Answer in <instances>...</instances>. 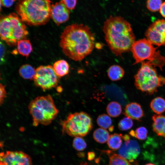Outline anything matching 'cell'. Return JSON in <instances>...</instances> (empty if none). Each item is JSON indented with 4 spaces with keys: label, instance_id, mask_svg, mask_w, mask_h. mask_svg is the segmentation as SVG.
Masks as SVG:
<instances>
[{
    "label": "cell",
    "instance_id": "23",
    "mask_svg": "<svg viewBox=\"0 0 165 165\" xmlns=\"http://www.w3.org/2000/svg\"><path fill=\"white\" fill-rule=\"evenodd\" d=\"M106 111L108 115L112 117H116L119 116L122 112L120 104L117 102H110L106 107Z\"/></svg>",
    "mask_w": 165,
    "mask_h": 165
},
{
    "label": "cell",
    "instance_id": "16",
    "mask_svg": "<svg viewBox=\"0 0 165 165\" xmlns=\"http://www.w3.org/2000/svg\"><path fill=\"white\" fill-rule=\"evenodd\" d=\"M125 73L123 69L118 65L111 66L108 68L107 75L109 79L112 81L120 80L123 76Z\"/></svg>",
    "mask_w": 165,
    "mask_h": 165
},
{
    "label": "cell",
    "instance_id": "19",
    "mask_svg": "<svg viewBox=\"0 0 165 165\" xmlns=\"http://www.w3.org/2000/svg\"><path fill=\"white\" fill-rule=\"evenodd\" d=\"M17 50L21 55L28 57L31 52L32 48L29 40L24 39L18 42L17 43Z\"/></svg>",
    "mask_w": 165,
    "mask_h": 165
},
{
    "label": "cell",
    "instance_id": "22",
    "mask_svg": "<svg viewBox=\"0 0 165 165\" xmlns=\"http://www.w3.org/2000/svg\"><path fill=\"white\" fill-rule=\"evenodd\" d=\"M121 134L115 133L110 135L107 141L108 147L113 150L119 149L122 145Z\"/></svg>",
    "mask_w": 165,
    "mask_h": 165
},
{
    "label": "cell",
    "instance_id": "26",
    "mask_svg": "<svg viewBox=\"0 0 165 165\" xmlns=\"http://www.w3.org/2000/svg\"><path fill=\"white\" fill-rule=\"evenodd\" d=\"M148 134L147 129L144 127H139L135 130H132L129 132L131 136L141 140H145L147 138Z\"/></svg>",
    "mask_w": 165,
    "mask_h": 165
},
{
    "label": "cell",
    "instance_id": "8",
    "mask_svg": "<svg viewBox=\"0 0 165 165\" xmlns=\"http://www.w3.org/2000/svg\"><path fill=\"white\" fill-rule=\"evenodd\" d=\"M60 123L63 134L75 137L85 136L93 127L91 116L83 112L70 114L66 119L61 121Z\"/></svg>",
    "mask_w": 165,
    "mask_h": 165
},
{
    "label": "cell",
    "instance_id": "5",
    "mask_svg": "<svg viewBox=\"0 0 165 165\" xmlns=\"http://www.w3.org/2000/svg\"><path fill=\"white\" fill-rule=\"evenodd\" d=\"M24 22L14 13L2 16L0 21L1 39L12 46H16L19 41L25 39L28 32Z\"/></svg>",
    "mask_w": 165,
    "mask_h": 165
},
{
    "label": "cell",
    "instance_id": "2",
    "mask_svg": "<svg viewBox=\"0 0 165 165\" xmlns=\"http://www.w3.org/2000/svg\"><path fill=\"white\" fill-rule=\"evenodd\" d=\"M103 31L105 41L116 56L131 50L135 36L130 23L120 16H110L104 22Z\"/></svg>",
    "mask_w": 165,
    "mask_h": 165
},
{
    "label": "cell",
    "instance_id": "36",
    "mask_svg": "<svg viewBox=\"0 0 165 165\" xmlns=\"http://www.w3.org/2000/svg\"><path fill=\"white\" fill-rule=\"evenodd\" d=\"M79 165H88L87 163L85 162H82Z\"/></svg>",
    "mask_w": 165,
    "mask_h": 165
},
{
    "label": "cell",
    "instance_id": "21",
    "mask_svg": "<svg viewBox=\"0 0 165 165\" xmlns=\"http://www.w3.org/2000/svg\"><path fill=\"white\" fill-rule=\"evenodd\" d=\"M110 135L105 129L100 128L96 129L94 132L93 137L94 139L100 143H104L108 141Z\"/></svg>",
    "mask_w": 165,
    "mask_h": 165
},
{
    "label": "cell",
    "instance_id": "18",
    "mask_svg": "<svg viewBox=\"0 0 165 165\" xmlns=\"http://www.w3.org/2000/svg\"><path fill=\"white\" fill-rule=\"evenodd\" d=\"M150 107L154 112L160 115L165 112V100L161 97H157L152 101Z\"/></svg>",
    "mask_w": 165,
    "mask_h": 165
},
{
    "label": "cell",
    "instance_id": "31",
    "mask_svg": "<svg viewBox=\"0 0 165 165\" xmlns=\"http://www.w3.org/2000/svg\"><path fill=\"white\" fill-rule=\"evenodd\" d=\"M0 103L1 105L3 104L7 94L5 89V86L1 83L0 84Z\"/></svg>",
    "mask_w": 165,
    "mask_h": 165
},
{
    "label": "cell",
    "instance_id": "7",
    "mask_svg": "<svg viewBox=\"0 0 165 165\" xmlns=\"http://www.w3.org/2000/svg\"><path fill=\"white\" fill-rule=\"evenodd\" d=\"M165 84V78L159 75L155 67L143 62L134 76L136 88L148 95L153 94L158 88Z\"/></svg>",
    "mask_w": 165,
    "mask_h": 165
},
{
    "label": "cell",
    "instance_id": "11",
    "mask_svg": "<svg viewBox=\"0 0 165 165\" xmlns=\"http://www.w3.org/2000/svg\"><path fill=\"white\" fill-rule=\"evenodd\" d=\"M0 162L4 165H32L30 157L22 151H7L1 153Z\"/></svg>",
    "mask_w": 165,
    "mask_h": 165
},
{
    "label": "cell",
    "instance_id": "3",
    "mask_svg": "<svg viewBox=\"0 0 165 165\" xmlns=\"http://www.w3.org/2000/svg\"><path fill=\"white\" fill-rule=\"evenodd\" d=\"M50 0H21L15 10L21 20L31 26L45 24L51 18Z\"/></svg>",
    "mask_w": 165,
    "mask_h": 165
},
{
    "label": "cell",
    "instance_id": "4",
    "mask_svg": "<svg viewBox=\"0 0 165 165\" xmlns=\"http://www.w3.org/2000/svg\"><path fill=\"white\" fill-rule=\"evenodd\" d=\"M28 109L33 119V125L50 124L57 117L59 110L49 95L36 97L30 103Z\"/></svg>",
    "mask_w": 165,
    "mask_h": 165
},
{
    "label": "cell",
    "instance_id": "24",
    "mask_svg": "<svg viewBox=\"0 0 165 165\" xmlns=\"http://www.w3.org/2000/svg\"><path fill=\"white\" fill-rule=\"evenodd\" d=\"M107 165H131L130 162L118 154H113L109 156L108 163Z\"/></svg>",
    "mask_w": 165,
    "mask_h": 165
},
{
    "label": "cell",
    "instance_id": "6",
    "mask_svg": "<svg viewBox=\"0 0 165 165\" xmlns=\"http://www.w3.org/2000/svg\"><path fill=\"white\" fill-rule=\"evenodd\" d=\"M157 48L146 38L135 41L130 50L135 60L134 64L145 62L158 67L162 71L165 64V57L161 54Z\"/></svg>",
    "mask_w": 165,
    "mask_h": 165
},
{
    "label": "cell",
    "instance_id": "38",
    "mask_svg": "<svg viewBox=\"0 0 165 165\" xmlns=\"http://www.w3.org/2000/svg\"><path fill=\"white\" fill-rule=\"evenodd\" d=\"M0 165H4V164L2 162H0Z\"/></svg>",
    "mask_w": 165,
    "mask_h": 165
},
{
    "label": "cell",
    "instance_id": "37",
    "mask_svg": "<svg viewBox=\"0 0 165 165\" xmlns=\"http://www.w3.org/2000/svg\"><path fill=\"white\" fill-rule=\"evenodd\" d=\"M145 165H155L154 164L150 163H147V164H145Z\"/></svg>",
    "mask_w": 165,
    "mask_h": 165
},
{
    "label": "cell",
    "instance_id": "25",
    "mask_svg": "<svg viewBox=\"0 0 165 165\" xmlns=\"http://www.w3.org/2000/svg\"><path fill=\"white\" fill-rule=\"evenodd\" d=\"M97 125L102 128L109 129L112 126V121L111 118L107 114H102L99 115L97 119Z\"/></svg>",
    "mask_w": 165,
    "mask_h": 165
},
{
    "label": "cell",
    "instance_id": "20",
    "mask_svg": "<svg viewBox=\"0 0 165 165\" xmlns=\"http://www.w3.org/2000/svg\"><path fill=\"white\" fill-rule=\"evenodd\" d=\"M19 73L20 76L24 79H33L35 75V70L31 65L25 64L20 67Z\"/></svg>",
    "mask_w": 165,
    "mask_h": 165
},
{
    "label": "cell",
    "instance_id": "27",
    "mask_svg": "<svg viewBox=\"0 0 165 165\" xmlns=\"http://www.w3.org/2000/svg\"><path fill=\"white\" fill-rule=\"evenodd\" d=\"M133 125L132 119L126 117L121 119L118 124L119 129L122 131H126L130 129Z\"/></svg>",
    "mask_w": 165,
    "mask_h": 165
},
{
    "label": "cell",
    "instance_id": "34",
    "mask_svg": "<svg viewBox=\"0 0 165 165\" xmlns=\"http://www.w3.org/2000/svg\"><path fill=\"white\" fill-rule=\"evenodd\" d=\"M159 10L161 15L165 18V2L162 3Z\"/></svg>",
    "mask_w": 165,
    "mask_h": 165
},
{
    "label": "cell",
    "instance_id": "29",
    "mask_svg": "<svg viewBox=\"0 0 165 165\" xmlns=\"http://www.w3.org/2000/svg\"><path fill=\"white\" fill-rule=\"evenodd\" d=\"M73 148L78 151H82L86 148L87 145L85 140L82 137H75L73 141Z\"/></svg>",
    "mask_w": 165,
    "mask_h": 165
},
{
    "label": "cell",
    "instance_id": "1",
    "mask_svg": "<svg viewBox=\"0 0 165 165\" xmlns=\"http://www.w3.org/2000/svg\"><path fill=\"white\" fill-rule=\"evenodd\" d=\"M94 33L87 26L75 23L69 25L62 33L59 45L69 58L80 61L90 54L95 46Z\"/></svg>",
    "mask_w": 165,
    "mask_h": 165
},
{
    "label": "cell",
    "instance_id": "12",
    "mask_svg": "<svg viewBox=\"0 0 165 165\" xmlns=\"http://www.w3.org/2000/svg\"><path fill=\"white\" fill-rule=\"evenodd\" d=\"M140 149L137 141L134 140L125 141L119 149L118 154L130 162H132L139 156Z\"/></svg>",
    "mask_w": 165,
    "mask_h": 165
},
{
    "label": "cell",
    "instance_id": "28",
    "mask_svg": "<svg viewBox=\"0 0 165 165\" xmlns=\"http://www.w3.org/2000/svg\"><path fill=\"white\" fill-rule=\"evenodd\" d=\"M162 0H147L146 7L152 12H156L160 10L162 4Z\"/></svg>",
    "mask_w": 165,
    "mask_h": 165
},
{
    "label": "cell",
    "instance_id": "35",
    "mask_svg": "<svg viewBox=\"0 0 165 165\" xmlns=\"http://www.w3.org/2000/svg\"><path fill=\"white\" fill-rule=\"evenodd\" d=\"M89 154H90L89 155V159L90 158V160L92 159L94 156V154L93 152H90Z\"/></svg>",
    "mask_w": 165,
    "mask_h": 165
},
{
    "label": "cell",
    "instance_id": "33",
    "mask_svg": "<svg viewBox=\"0 0 165 165\" xmlns=\"http://www.w3.org/2000/svg\"><path fill=\"white\" fill-rule=\"evenodd\" d=\"M16 0H0V4L4 6L9 7L11 6Z\"/></svg>",
    "mask_w": 165,
    "mask_h": 165
},
{
    "label": "cell",
    "instance_id": "30",
    "mask_svg": "<svg viewBox=\"0 0 165 165\" xmlns=\"http://www.w3.org/2000/svg\"><path fill=\"white\" fill-rule=\"evenodd\" d=\"M66 6L69 9L73 10L76 6L77 0H61Z\"/></svg>",
    "mask_w": 165,
    "mask_h": 165
},
{
    "label": "cell",
    "instance_id": "15",
    "mask_svg": "<svg viewBox=\"0 0 165 165\" xmlns=\"http://www.w3.org/2000/svg\"><path fill=\"white\" fill-rule=\"evenodd\" d=\"M152 118L153 131L157 135L165 138V116L154 115Z\"/></svg>",
    "mask_w": 165,
    "mask_h": 165
},
{
    "label": "cell",
    "instance_id": "14",
    "mask_svg": "<svg viewBox=\"0 0 165 165\" xmlns=\"http://www.w3.org/2000/svg\"><path fill=\"white\" fill-rule=\"evenodd\" d=\"M124 114L126 117L136 120H140L144 116L141 105L135 102L130 103L126 106Z\"/></svg>",
    "mask_w": 165,
    "mask_h": 165
},
{
    "label": "cell",
    "instance_id": "10",
    "mask_svg": "<svg viewBox=\"0 0 165 165\" xmlns=\"http://www.w3.org/2000/svg\"><path fill=\"white\" fill-rule=\"evenodd\" d=\"M145 35L153 45L165 46V20L158 19L153 23L147 30Z\"/></svg>",
    "mask_w": 165,
    "mask_h": 165
},
{
    "label": "cell",
    "instance_id": "9",
    "mask_svg": "<svg viewBox=\"0 0 165 165\" xmlns=\"http://www.w3.org/2000/svg\"><path fill=\"white\" fill-rule=\"evenodd\" d=\"M60 78L55 73L53 67L48 65L38 67L35 70L34 79L35 85L45 91L56 87Z\"/></svg>",
    "mask_w": 165,
    "mask_h": 165
},
{
    "label": "cell",
    "instance_id": "32",
    "mask_svg": "<svg viewBox=\"0 0 165 165\" xmlns=\"http://www.w3.org/2000/svg\"><path fill=\"white\" fill-rule=\"evenodd\" d=\"M5 48L3 44L0 42V62L1 63H3L5 61Z\"/></svg>",
    "mask_w": 165,
    "mask_h": 165
},
{
    "label": "cell",
    "instance_id": "13",
    "mask_svg": "<svg viewBox=\"0 0 165 165\" xmlns=\"http://www.w3.org/2000/svg\"><path fill=\"white\" fill-rule=\"evenodd\" d=\"M70 13V9L62 1L52 5L51 18L57 25L67 21Z\"/></svg>",
    "mask_w": 165,
    "mask_h": 165
},
{
    "label": "cell",
    "instance_id": "17",
    "mask_svg": "<svg viewBox=\"0 0 165 165\" xmlns=\"http://www.w3.org/2000/svg\"><path fill=\"white\" fill-rule=\"evenodd\" d=\"M53 67L55 73L60 77L67 75L69 72V64L64 60L57 61L54 63Z\"/></svg>",
    "mask_w": 165,
    "mask_h": 165
}]
</instances>
